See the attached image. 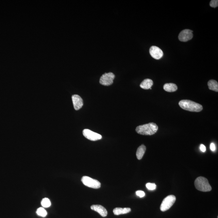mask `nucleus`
<instances>
[{"label": "nucleus", "mask_w": 218, "mask_h": 218, "mask_svg": "<svg viewBox=\"0 0 218 218\" xmlns=\"http://www.w3.org/2000/svg\"><path fill=\"white\" fill-rule=\"evenodd\" d=\"M193 31L190 30H184L180 33L178 39L181 42H187L191 40L193 37Z\"/></svg>", "instance_id": "8"}, {"label": "nucleus", "mask_w": 218, "mask_h": 218, "mask_svg": "<svg viewBox=\"0 0 218 218\" xmlns=\"http://www.w3.org/2000/svg\"><path fill=\"white\" fill-rule=\"evenodd\" d=\"M158 126L155 123H150L138 126L136 128V132L144 135H152L157 132Z\"/></svg>", "instance_id": "1"}, {"label": "nucleus", "mask_w": 218, "mask_h": 218, "mask_svg": "<svg viewBox=\"0 0 218 218\" xmlns=\"http://www.w3.org/2000/svg\"><path fill=\"white\" fill-rule=\"evenodd\" d=\"M83 184L86 186L93 189H99L101 187V183L97 180L87 176H83L81 179Z\"/></svg>", "instance_id": "5"}, {"label": "nucleus", "mask_w": 218, "mask_h": 218, "mask_svg": "<svg viewBox=\"0 0 218 218\" xmlns=\"http://www.w3.org/2000/svg\"><path fill=\"white\" fill-rule=\"evenodd\" d=\"M115 75L112 72L105 73L102 75L100 79L99 83L104 86H109L113 83Z\"/></svg>", "instance_id": "6"}, {"label": "nucleus", "mask_w": 218, "mask_h": 218, "mask_svg": "<svg viewBox=\"0 0 218 218\" xmlns=\"http://www.w3.org/2000/svg\"><path fill=\"white\" fill-rule=\"evenodd\" d=\"M150 53L153 58L158 60L161 59L164 54L161 49L155 46L151 47L150 49Z\"/></svg>", "instance_id": "9"}, {"label": "nucleus", "mask_w": 218, "mask_h": 218, "mask_svg": "<svg viewBox=\"0 0 218 218\" xmlns=\"http://www.w3.org/2000/svg\"><path fill=\"white\" fill-rule=\"evenodd\" d=\"M146 188L150 190H155L156 188V185L154 183H147L146 184Z\"/></svg>", "instance_id": "19"}, {"label": "nucleus", "mask_w": 218, "mask_h": 218, "mask_svg": "<svg viewBox=\"0 0 218 218\" xmlns=\"http://www.w3.org/2000/svg\"><path fill=\"white\" fill-rule=\"evenodd\" d=\"M153 85V81L150 79H145L143 80L140 84V86L142 89H149L151 88Z\"/></svg>", "instance_id": "14"}, {"label": "nucleus", "mask_w": 218, "mask_h": 218, "mask_svg": "<svg viewBox=\"0 0 218 218\" xmlns=\"http://www.w3.org/2000/svg\"><path fill=\"white\" fill-rule=\"evenodd\" d=\"M131 210V208H116L114 209L113 213L116 215H119L129 213Z\"/></svg>", "instance_id": "12"}, {"label": "nucleus", "mask_w": 218, "mask_h": 218, "mask_svg": "<svg viewBox=\"0 0 218 218\" xmlns=\"http://www.w3.org/2000/svg\"><path fill=\"white\" fill-rule=\"evenodd\" d=\"M178 104L182 109L188 111L200 112L203 109L201 105L190 100H182L180 101Z\"/></svg>", "instance_id": "2"}, {"label": "nucleus", "mask_w": 218, "mask_h": 218, "mask_svg": "<svg viewBox=\"0 0 218 218\" xmlns=\"http://www.w3.org/2000/svg\"><path fill=\"white\" fill-rule=\"evenodd\" d=\"M83 135L85 138L92 141H97L102 138V136L101 135L89 129H84L83 131Z\"/></svg>", "instance_id": "7"}, {"label": "nucleus", "mask_w": 218, "mask_h": 218, "mask_svg": "<svg viewBox=\"0 0 218 218\" xmlns=\"http://www.w3.org/2000/svg\"><path fill=\"white\" fill-rule=\"evenodd\" d=\"M194 185L197 190L203 192H208L212 190L208 179L203 176H199L195 180Z\"/></svg>", "instance_id": "3"}, {"label": "nucleus", "mask_w": 218, "mask_h": 218, "mask_svg": "<svg viewBox=\"0 0 218 218\" xmlns=\"http://www.w3.org/2000/svg\"><path fill=\"white\" fill-rule=\"evenodd\" d=\"M146 147L143 145H142L141 146H139L137 150V153H136V156L137 158L138 159L140 160L143 158V155L145 153L146 151Z\"/></svg>", "instance_id": "15"}, {"label": "nucleus", "mask_w": 218, "mask_h": 218, "mask_svg": "<svg viewBox=\"0 0 218 218\" xmlns=\"http://www.w3.org/2000/svg\"><path fill=\"white\" fill-rule=\"evenodd\" d=\"M136 194L140 198H143L145 195V193L143 191L138 190L136 192Z\"/></svg>", "instance_id": "21"}, {"label": "nucleus", "mask_w": 218, "mask_h": 218, "mask_svg": "<svg viewBox=\"0 0 218 218\" xmlns=\"http://www.w3.org/2000/svg\"><path fill=\"white\" fill-rule=\"evenodd\" d=\"M37 213L39 216L43 217H45L47 214V212L42 207H40L37 209Z\"/></svg>", "instance_id": "17"}, {"label": "nucleus", "mask_w": 218, "mask_h": 218, "mask_svg": "<svg viewBox=\"0 0 218 218\" xmlns=\"http://www.w3.org/2000/svg\"><path fill=\"white\" fill-rule=\"evenodd\" d=\"M210 149L212 151H214L216 150L215 145L214 143H211L210 145Z\"/></svg>", "instance_id": "23"}, {"label": "nucleus", "mask_w": 218, "mask_h": 218, "mask_svg": "<svg viewBox=\"0 0 218 218\" xmlns=\"http://www.w3.org/2000/svg\"><path fill=\"white\" fill-rule=\"evenodd\" d=\"M91 208L99 214L102 217H106L107 216V210L104 206L100 205H93L91 206Z\"/></svg>", "instance_id": "11"}, {"label": "nucleus", "mask_w": 218, "mask_h": 218, "mask_svg": "<svg viewBox=\"0 0 218 218\" xmlns=\"http://www.w3.org/2000/svg\"><path fill=\"white\" fill-rule=\"evenodd\" d=\"M176 197L174 195H170L166 197L163 200L160 205V209L161 211H166L173 206L176 201Z\"/></svg>", "instance_id": "4"}, {"label": "nucleus", "mask_w": 218, "mask_h": 218, "mask_svg": "<svg viewBox=\"0 0 218 218\" xmlns=\"http://www.w3.org/2000/svg\"><path fill=\"white\" fill-rule=\"evenodd\" d=\"M208 85L210 90L218 92V83L217 81L211 80L208 82Z\"/></svg>", "instance_id": "16"}, {"label": "nucleus", "mask_w": 218, "mask_h": 218, "mask_svg": "<svg viewBox=\"0 0 218 218\" xmlns=\"http://www.w3.org/2000/svg\"><path fill=\"white\" fill-rule=\"evenodd\" d=\"M210 7H213V8L217 7L218 6V0H212L210 1Z\"/></svg>", "instance_id": "20"}, {"label": "nucleus", "mask_w": 218, "mask_h": 218, "mask_svg": "<svg viewBox=\"0 0 218 218\" xmlns=\"http://www.w3.org/2000/svg\"><path fill=\"white\" fill-rule=\"evenodd\" d=\"M165 91L168 92H173L176 91L178 89V87L176 84L170 83L165 84L163 87Z\"/></svg>", "instance_id": "13"}, {"label": "nucleus", "mask_w": 218, "mask_h": 218, "mask_svg": "<svg viewBox=\"0 0 218 218\" xmlns=\"http://www.w3.org/2000/svg\"><path fill=\"white\" fill-rule=\"evenodd\" d=\"M200 150H201V151H202V152H205V151H206V147H205V145H204L203 144H201L200 145Z\"/></svg>", "instance_id": "22"}, {"label": "nucleus", "mask_w": 218, "mask_h": 218, "mask_svg": "<svg viewBox=\"0 0 218 218\" xmlns=\"http://www.w3.org/2000/svg\"><path fill=\"white\" fill-rule=\"evenodd\" d=\"M41 205L44 208H48L51 205L50 200L47 198H43L41 201Z\"/></svg>", "instance_id": "18"}, {"label": "nucleus", "mask_w": 218, "mask_h": 218, "mask_svg": "<svg viewBox=\"0 0 218 218\" xmlns=\"http://www.w3.org/2000/svg\"><path fill=\"white\" fill-rule=\"evenodd\" d=\"M72 102L75 110L80 109L83 105V102L82 98L77 95H74L72 96Z\"/></svg>", "instance_id": "10"}]
</instances>
